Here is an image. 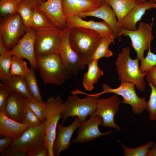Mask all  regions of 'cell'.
I'll return each instance as SVG.
<instances>
[{
	"mask_svg": "<svg viewBox=\"0 0 156 156\" xmlns=\"http://www.w3.org/2000/svg\"><path fill=\"white\" fill-rule=\"evenodd\" d=\"M145 77L146 81L152 84L156 88V65L147 72Z\"/></svg>",
	"mask_w": 156,
	"mask_h": 156,
	"instance_id": "40",
	"label": "cell"
},
{
	"mask_svg": "<svg viewBox=\"0 0 156 156\" xmlns=\"http://www.w3.org/2000/svg\"><path fill=\"white\" fill-rule=\"evenodd\" d=\"M156 8V4H155V8Z\"/></svg>",
	"mask_w": 156,
	"mask_h": 156,
	"instance_id": "48",
	"label": "cell"
},
{
	"mask_svg": "<svg viewBox=\"0 0 156 156\" xmlns=\"http://www.w3.org/2000/svg\"><path fill=\"white\" fill-rule=\"evenodd\" d=\"M28 106L31 109L43 122L46 120L47 105L46 102L40 103L33 97L28 99Z\"/></svg>",
	"mask_w": 156,
	"mask_h": 156,
	"instance_id": "33",
	"label": "cell"
},
{
	"mask_svg": "<svg viewBox=\"0 0 156 156\" xmlns=\"http://www.w3.org/2000/svg\"><path fill=\"white\" fill-rule=\"evenodd\" d=\"M115 12L118 22L122 19L138 3L136 0H105Z\"/></svg>",
	"mask_w": 156,
	"mask_h": 156,
	"instance_id": "24",
	"label": "cell"
},
{
	"mask_svg": "<svg viewBox=\"0 0 156 156\" xmlns=\"http://www.w3.org/2000/svg\"><path fill=\"white\" fill-rule=\"evenodd\" d=\"M21 0H0V13L1 17L16 14L18 4Z\"/></svg>",
	"mask_w": 156,
	"mask_h": 156,
	"instance_id": "35",
	"label": "cell"
},
{
	"mask_svg": "<svg viewBox=\"0 0 156 156\" xmlns=\"http://www.w3.org/2000/svg\"><path fill=\"white\" fill-rule=\"evenodd\" d=\"M46 0H21L26 4L32 8H36Z\"/></svg>",
	"mask_w": 156,
	"mask_h": 156,
	"instance_id": "42",
	"label": "cell"
},
{
	"mask_svg": "<svg viewBox=\"0 0 156 156\" xmlns=\"http://www.w3.org/2000/svg\"><path fill=\"white\" fill-rule=\"evenodd\" d=\"M67 27L72 29L76 27H81L95 31L102 38L114 37V33L110 26L105 21L96 22L93 20L84 21L78 16L65 17Z\"/></svg>",
	"mask_w": 156,
	"mask_h": 156,
	"instance_id": "19",
	"label": "cell"
},
{
	"mask_svg": "<svg viewBox=\"0 0 156 156\" xmlns=\"http://www.w3.org/2000/svg\"><path fill=\"white\" fill-rule=\"evenodd\" d=\"M122 35L129 37L131 45L136 53L137 58L139 60H142L144 58V51L148 50L153 39L152 26L149 23L141 22L135 30L130 31L121 28L119 38Z\"/></svg>",
	"mask_w": 156,
	"mask_h": 156,
	"instance_id": "10",
	"label": "cell"
},
{
	"mask_svg": "<svg viewBox=\"0 0 156 156\" xmlns=\"http://www.w3.org/2000/svg\"><path fill=\"white\" fill-rule=\"evenodd\" d=\"M60 30L56 28L36 31V56L51 53H57L62 39Z\"/></svg>",
	"mask_w": 156,
	"mask_h": 156,
	"instance_id": "12",
	"label": "cell"
},
{
	"mask_svg": "<svg viewBox=\"0 0 156 156\" xmlns=\"http://www.w3.org/2000/svg\"><path fill=\"white\" fill-rule=\"evenodd\" d=\"M36 38V31L31 28L27 30L16 45L9 51L12 56L27 60L35 70L37 69L35 48Z\"/></svg>",
	"mask_w": 156,
	"mask_h": 156,
	"instance_id": "13",
	"label": "cell"
},
{
	"mask_svg": "<svg viewBox=\"0 0 156 156\" xmlns=\"http://www.w3.org/2000/svg\"><path fill=\"white\" fill-rule=\"evenodd\" d=\"M146 156H156V143H154L151 148L149 149Z\"/></svg>",
	"mask_w": 156,
	"mask_h": 156,
	"instance_id": "44",
	"label": "cell"
},
{
	"mask_svg": "<svg viewBox=\"0 0 156 156\" xmlns=\"http://www.w3.org/2000/svg\"><path fill=\"white\" fill-rule=\"evenodd\" d=\"M130 51L129 47H125L117 55L116 65L118 79L120 83L123 82L133 83L139 91L142 92L146 88L144 77L147 72L143 73L141 72L139 60L138 58H131Z\"/></svg>",
	"mask_w": 156,
	"mask_h": 156,
	"instance_id": "2",
	"label": "cell"
},
{
	"mask_svg": "<svg viewBox=\"0 0 156 156\" xmlns=\"http://www.w3.org/2000/svg\"><path fill=\"white\" fill-rule=\"evenodd\" d=\"M30 70L26 74L25 78L26 80L29 92L32 97L38 102L43 103L40 89L38 84L35 69L31 66Z\"/></svg>",
	"mask_w": 156,
	"mask_h": 156,
	"instance_id": "27",
	"label": "cell"
},
{
	"mask_svg": "<svg viewBox=\"0 0 156 156\" xmlns=\"http://www.w3.org/2000/svg\"><path fill=\"white\" fill-rule=\"evenodd\" d=\"M155 4L151 1L138 3L122 19L120 23L121 28L130 31L137 30V23L141 20L147 10L155 8Z\"/></svg>",
	"mask_w": 156,
	"mask_h": 156,
	"instance_id": "21",
	"label": "cell"
},
{
	"mask_svg": "<svg viewBox=\"0 0 156 156\" xmlns=\"http://www.w3.org/2000/svg\"><path fill=\"white\" fill-rule=\"evenodd\" d=\"M151 92L149 99L146 101V110L149 114V119L151 121L156 120V88L152 84H148Z\"/></svg>",
	"mask_w": 156,
	"mask_h": 156,
	"instance_id": "34",
	"label": "cell"
},
{
	"mask_svg": "<svg viewBox=\"0 0 156 156\" xmlns=\"http://www.w3.org/2000/svg\"><path fill=\"white\" fill-rule=\"evenodd\" d=\"M147 1H151L156 4V0H146Z\"/></svg>",
	"mask_w": 156,
	"mask_h": 156,
	"instance_id": "46",
	"label": "cell"
},
{
	"mask_svg": "<svg viewBox=\"0 0 156 156\" xmlns=\"http://www.w3.org/2000/svg\"><path fill=\"white\" fill-rule=\"evenodd\" d=\"M140 64V68L142 73L147 72L156 65V54L151 52V47L148 50L146 57L141 60Z\"/></svg>",
	"mask_w": 156,
	"mask_h": 156,
	"instance_id": "37",
	"label": "cell"
},
{
	"mask_svg": "<svg viewBox=\"0 0 156 156\" xmlns=\"http://www.w3.org/2000/svg\"><path fill=\"white\" fill-rule=\"evenodd\" d=\"M135 86L133 83L123 82L117 88H112L104 83L102 86L103 91L97 94L99 96L104 93H111L120 96L123 98L122 101L123 103L130 105L134 114H140L146 109L147 101L145 97L138 96Z\"/></svg>",
	"mask_w": 156,
	"mask_h": 156,
	"instance_id": "9",
	"label": "cell"
},
{
	"mask_svg": "<svg viewBox=\"0 0 156 156\" xmlns=\"http://www.w3.org/2000/svg\"><path fill=\"white\" fill-rule=\"evenodd\" d=\"M138 3L144 2L146 1V0H136Z\"/></svg>",
	"mask_w": 156,
	"mask_h": 156,
	"instance_id": "45",
	"label": "cell"
},
{
	"mask_svg": "<svg viewBox=\"0 0 156 156\" xmlns=\"http://www.w3.org/2000/svg\"><path fill=\"white\" fill-rule=\"evenodd\" d=\"M71 29L67 27L60 30L62 42L58 54L63 66L72 75L76 76L87 65L71 47L69 41Z\"/></svg>",
	"mask_w": 156,
	"mask_h": 156,
	"instance_id": "6",
	"label": "cell"
},
{
	"mask_svg": "<svg viewBox=\"0 0 156 156\" xmlns=\"http://www.w3.org/2000/svg\"><path fill=\"white\" fill-rule=\"evenodd\" d=\"M114 37H105L101 38V41L95 50L92 57V60H98L102 57H109L113 55L109 49V46L114 42Z\"/></svg>",
	"mask_w": 156,
	"mask_h": 156,
	"instance_id": "28",
	"label": "cell"
},
{
	"mask_svg": "<svg viewBox=\"0 0 156 156\" xmlns=\"http://www.w3.org/2000/svg\"><path fill=\"white\" fill-rule=\"evenodd\" d=\"M45 102L47 107L45 121V145L48 149V156H54L53 144L56 139L58 122L61 118L63 101L60 95H58L55 98L51 96Z\"/></svg>",
	"mask_w": 156,
	"mask_h": 156,
	"instance_id": "7",
	"label": "cell"
},
{
	"mask_svg": "<svg viewBox=\"0 0 156 156\" xmlns=\"http://www.w3.org/2000/svg\"><path fill=\"white\" fill-rule=\"evenodd\" d=\"M82 122L78 117H76L73 122L67 127L61 124L57 125V136L53 144L54 156H58L63 151H66L71 145L70 140L75 131L79 127Z\"/></svg>",
	"mask_w": 156,
	"mask_h": 156,
	"instance_id": "18",
	"label": "cell"
},
{
	"mask_svg": "<svg viewBox=\"0 0 156 156\" xmlns=\"http://www.w3.org/2000/svg\"><path fill=\"white\" fill-rule=\"evenodd\" d=\"M48 149L46 145L40 149L34 156H48Z\"/></svg>",
	"mask_w": 156,
	"mask_h": 156,
	"instance_id": "43",
	"label": "cell"
},
{
	"mask_svg": "<svg viewBox=\"0 0 156 156\" xmlns=\"http://www.w3.org/2000/svg\"><path fill=\"white\" fill-rule=\"evenodd\" d=\"M43 122L34 112L28 106L22 122L28 127L35 128L41 125Z\"/></svg>",
	"mask_w": 156,
	"mask_h": 156,
	"instance_id": "36",
	"label": "cell"
},
{
	"mask_svg": "<svg viewBox=\"0 0 156 156\" xmlns=\"http://www.w3.org/2000/svg\"><path fill=\"white\" fill-rule=\"evenodd\" d=\"M77 16L81 18L91 16L103 20L112 29L115 38L119 37L121 29L120 23L116 19L115 12L106 2H103L101 6L94 10L81 13Z\"/></svg>",
	"mask_w": 156,
	"mask_h": 156,
	"instance_id": "17",
	"label": "cell"
},
{
	"mask_svg": "<svg viewBox=\"0 0 156 156\" xmlns=\"http://www.w3.org/2000/svg\"><path fill=\"white\" fill-rule=\"evenodd\" d=\"M96 0L103 2L105 0Z\"/></svg>",
	"mask_w": 156,
	"mask_h": 156,
	"instance_id": "47",
	"label": "cell"
},
{
	"mask_svg": "<svg viewBox=\"0 0 156 156\" xmlns=\"http://www.w3.org/2000/svg\"><path fill=\"white\" fill-rule=\"evenodd\" d=\"M103 122V119L100 116L90 118L88 120L81 124L77 131L76 137L72 142L76 143L88 142L102 135H107L112 133V131L103 133L99 131V126Z\"/></svg>",
	"mask_w": 156,
	"mask_h": 156,
	"instance_id": "14",
	"label": "cell"
},
{
	"mask_svg": "<svg viewBox=\"0 0 156 156\" xmlns=\"http://www.w3.org/2000/svg\"><path fill=\"white\" fill-rule=\"evenodd\" d=\"M102 3L96 0H62L65 17L77 16L81 13L93 11L99 8Z\"/></svg>",
	"mask_w": 156,
	"mask_h": 156,
	"instance_id": "20",
	"label": "cell"
},
{
	"mask_svg": "<svg viewBox=\"0 0 156 156\" xmlns=\"http://www.w3.org/2000/svg\"><path fill=\"white\" fill-rule=\"evenodd\" d=\"M14 140L7 136L0 139V153H2L12 143Z\"/></svg>",
	"mask_w": 156,
	"mask_h": 156,
	"instance_id": "41",
	"label": "cell"
},
{
	"mask_svg": "<svg viewBox=\"0 0 156 156\" xmlns=\"http://www.w3.org/2000/svg\"><path fill=\"white\" fill-rule=\"evenodd\" d=\"M1 83L8 86L12 92H18L28 99L32 97L28 90L25 77L12 76L7 79L1 81Z\"/></svg>",
	"mask_w": 156,
	"mask_h": 156,
	"instance_id": "25",
	"label": "cell"
},
{
	"mask_svg": "<svg viewBox=\"0 0 156 156\" xmlns=\"http://www.w3.org/2000/svg\"><path fill=\"white\" fill-rule=\"evenodd\" d=\"M0 22V38L6 48L12 49L27 31L18 13L2 17Z\"/></svg>",
	"mask_w": 156,
	"mask_h": 156,
	"instance_id": "5",
	"label": "cell"
},
{
	"mask_svg": "<svg viewBox=\"0 0 156 156\" xmlns=\"http://www.w3.org/2000/svg\"><path fill=\"white\" fill-rule=\"evenodd\" d=\"M98 61L92 60L87 65L88 71L84 74L82 80L83 86L87 91H92L94 84L104 74L103 71L98 66Z\"/></svg>",
	"mask_w": 156,
	"mask_h": 156,
	"instance_id": "23",
	"label": "cell"
},
{
	"mask_svg": "<svg viewBox=\"0 0 156 156\" xmlns=\"http://www.w3.org/2000/svg\"><path fill=\"white\" fill-rule=\"evenodd\" d=\"M11 91L7 86L0 83V111H3L5 103Z\"/></svg>",
	"mask_w": 156,
	"mask_h": 156,
	"instance_id": "38",
	"label": "cell"
},
{
	"mask_svg": "<svg viewBox=\"0 0 156 156\" xmlns=\"http://www.w3.org/2000/svg\"><path fill=\"white\" fill-rule=\"evenodd\" d=\"M28 127L8 117L3 111H0V135L15 140L19 138Z\"/></svg>",
	"mask_w": 156,
	"mask_h": 156,
	"instance_id": "22",
	"label": "cell"
},
{
	"mask_svg": "<svg viewBox=\"0 0 156 156\" xmlns=\"http://www.w3.org/2000/svg\"><path fill=\"white\" fill-rule=\"evenodd\" d=\"M154 142L151 141L145 144H142L135 148L127 147L121 143L125 156H146L147 154L153 146Z\"/></svg>",
	"mask_w": 156,
	"mask_h": 156,
	"instance_id": "32",
	"label": "cell"
},
{
	"mask_svg": "<svg viewBox=\"0 0 156 156\" xmlns=\"http://www.w3.org/2000/svg\"><path fill=\"white\" fill-rule=\"evenodd\" d=\"M121 102L118 95L115 94L107 98L99 99L96 109L90 118L100 116L103 120L102 126L120 131L121 128L116 123L114 118L119 110V106Z\"/></svg>",
	"mask_w": 156,
	"mask_h": 156,
	"instance_id": "11",
	"label": "cell"
},
{
	"mask_svg": "<svg viewBox=\"0 0 156 156\" xmlns=\"http://www.w3.org/2000/svg\"><path fill=\"white\" fill-rule=\"evenodd\" d=\"M102 37L96 31L81 27L71 29L69 37L70 46L88 65Z\"/></svg>",
	"mask_w": 156,
	"mask_h": 156,
	"instance_id": "4",
	"label": "cell"
},
{
	"mask_svg": "<svg viewBox=\"0 0 156 156\" xmlns=\"http://www.w3.org/2000/svg\"><path fill=\"white\" fill-rule=\"evenodd\" d=\"M32 10L33 16L31 23V28L36 31L56 28L43 12L36 8H32Z\"/></svg>",
	"mask_w": 156,
	"mask_h": 156,
	"instance_id": "26",
	"label": "cell"
},
{
	"mask_svg": "<svg viewBox=\"0 0 156 156\" xmlns=\"http://www.w3.org/2000/svg\"><path fill=\"white\" fill-rule=\"evenodd\" d=\"M71 93L72 95L63 103L60 113L62 125L69 117H77L82 122L86 121L97 107L99 96L96 94H86L78 89L73 90Z\"/></svg>",
	"mask_w": 156,
	"mask_h": 156,
	"instance_id": "1",
	"label": "cell"
},
{
	"mask_svg": "<svg viewBox=\"0 0 156 156\" xmlns=\"http://www.w3.org/2000/svg\"><path fill=\"white\" fill-rule=\"evenodd\" d=\"M1 154L3 156H27L21 147L16 146H10Z\"/></svg>",
	"mask_w": 156,
	"mask_h": 156,
	"instance_id": "39",
	"label": "cell"
},
{
	"mask_svg": "<svg viewBox=\"0 0 156 156\" xmlns=\"http://www.w3.org/2000/svg\"><path fill=\"white\" fill-rule=\"evenodd\" d=\"M45 121L37 127H28L21 136L14 140L10 146L21 147L27 156H34L45 145Z\"/></svg>",
	"mask_w": 156,
	"mask_h": 156,
	"instance_id": "8",
	"label": "cell"
},
{
	"mask_svg": "<svg viewBox=\"0 0 156 156\" xmlns=\"http://www.w3.org/2000/svg\"><path fill=\"white\" fill-rule=\"evenodd\" d=\"M30 69L28 68L26 62L23 58L15 55L12 56L10 69L12 76L17 75L25 77Z\"/></svg>",
	"mask_w": 156,
	"mask_h": 156,
	"instance_id": "30",
	"label": "cell"
},
{
	"mask_svg": "<svg viewBox=\"0 0 156 156\" xmlns=\"http://www.w3.org/2000/svg\"><path fill=\"white\" fill-rule=\"evenodd\" d=\"M36 63L44 84L62 85L72 76L63 66L57 53L36 56Z\"/></svg>",
	"mask_w": 156,
	"mask_h": 156,
	"instance_id": "3",
	"label": "cell"
},
{
	"mask_svg": "<svg viewBox=\"0 0 156 156\" xmlns=\"http://www.w3.org/2000/svg\"><path fill=\"white\" fill-rule=\"evenodd\" d=\"M9 51L0 55V79L1 81L12 76L10 69L12 56L9 53Z\"/></svg>",
	"mask_w": 156,
	"mask_h": 156,
	"instance_id": "29",
	"label": "cell"
},
{
	"mask_svg": "<svg viewBox=\"0 0 156 156\" xmlns=\"http://www.w3.org/2000/svg\"><path fill=\"white\" fill-rule=\"evenodd\" d=\"M36 8L44 14L59 30H62L67 27L62 0H47Z\"/></svg>",
	"mask_w": 156,
	"mask_h": 156,
	"instance_id": "16",
	"label": "cell"
},
{
	"mask_svg": "<svg viewBox=\"0 0 156 156\" xmlns=\"http://www.w3.org/2000/svg\"><path fill=\"white\" fill-rule=\"evenodd\" d=\"M28 107V101L21 94L12 92L6 101L3 112L10 118L22 123Z\"/></svg>",
	"mask_w": 156,
	"mask_h": 156,
	"instance_id": "15",
	"label": "cell"
},
{
	"mask_svg": "<svg viewBox=\"0 0 156 156\" xmlns=\"http://www.w3.org/2000/svg\"><path fill=\"white\" fill-rule=\"evenodd\" d=\"M16 12L20 15L27 30L31 29L33 16L32 8L21 1L17 5Z\"/></svg>",
	"mask_w": 156,
	"mask_h": 156,
	"instance_id": "31",
	"label": "cell"
}]
</instances>
